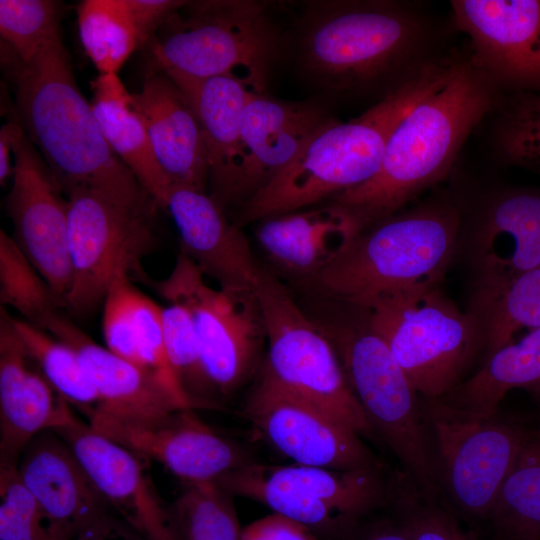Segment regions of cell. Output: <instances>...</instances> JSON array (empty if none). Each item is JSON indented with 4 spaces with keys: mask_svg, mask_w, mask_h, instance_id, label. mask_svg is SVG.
<instances>
[{
    "mask_svg": "<svg viewBox=\"0 0 540 540\" xmlns=\"http://www.w3.org/2000/svg\"><path fill=\"white\" fill-rule=\"evenodd\" d=\"M297 20L302 74L337 98L382 100L450 52H439V28L407 1H308Z\"/></svg>",
    "mask_w": 540,
    "mask_h": 540,
    "instance_id": "6da1fadb",
    "label": "cell"
},
{
    "mask_svg": "<svg viewBox=\"0 0 540 540\" xmlns=\"http://www.w3.org/2000/svg\"><path fill=\"white\" fill-rule=\"evenodd\" d=\"M500 92L470 53L454 52L444 80L390 135L376 174L329 202L345 208L362 232L400 212L448 176L468 136L493 112Z\"/></svg>",
    "mask_w": 540,
    "mask_h": 540,
    "instance_id": "7a4b0ae2",
    "label": "cell"
},
{
    "mask_svg": "<svg viewBox=\"0 0 540 540\" xmlns=\"http://www.w3.org/2000/svg\"><path fill=\"white\" fill-rule=\"evenodd\" d=\"M6 60L21 126L64 196L92 191L135 207L157 205L107 143L60 34L27 62L10 50Z\"/></svg>",
    "mask_w": 540,
    "mask_h": 540,
    "instance_id": "3957f363",
    "label": "cell"
},
{
    "mask_svg": "<svg viewBox=\"0 0 540 540\" xmlns=\"http://www.w3.org/2000/svg\"><path fill=\"white\" fill-rule=\"evenodd\" d=\"M462 222L455 197L431 196L364 230L304 281L323 297L363 309L439 287L457 255Z\"/></svg>",
    "mask_w": 540,
    "mask_h": 540,
    "instance_id": "277c9868",
    "label": "cell"
},
{
    "mask_svg": "<svg viewBox=\"0 0 540 540\" xmlns=\"http://www.w3.org/2000/svg\"><path fill=\"white\" fill-rule=\"evenodd\" d=\"M446 55L364 113L349 121L332 119L279 173L239 206L238 227L307 209L357 187L378 171L386 143L407 112L446 77Z\"/></svg>",
    "mask_w": 540,
    "mask_h": 540,
    "instance_id": "5b68a950",
    "label": "cell"
},
{
    "mask_svg": "<svg viewBox=\"0 0 540 540\" xmlns=\"http://www.w3.org/2000/svg\"><path fill=\"white\" fill-rule=\"evenodd\" d=\"M351 307L353 314L343 319L316 322L332 342L351 391L373 431L397 457L402 472L422 496L441 500L421 395L371 327L366 310Z\"/></svg>",
    "mask_w": 540,
    "mask_h": 540,
    "instance_id": "8992f818",
    "label": "cell"
},
{
    "mask_svg": "<svg viewBox=\"0 0 540 540\" xmlns=\"http://www.w3.org/2000/svg\"><path fill=\"white\" fill-rule=\"evenodd\" d=\"M151 50L155 70L196 79L229 76L266 92L281 34L267 6L252 0L188 2L162 25Z\"/></svg>",
    "mask_w": 540,
    "mask_h": 540,
    "instance_id": "52a82bcc",
    "label": "cell"
},
{
    "mask_svg": "<svg viewBox=\"0 0 540 540\" xmlns=\"http://www.w3.org/2000/svg\"><path fill=\"white\" fill-rule=\"evenodd\" d=\"M442 496L471 521H488L524 445L539 431L499 412L476 414L421 396Z\"/></svg>",
    "mask_w": 540,
    "mask_h": 540,
    "instance_id": "ba28073f",
    "label": "cell"
},
{
    "mask_svg": "<svg viewBox=\"0 0 540 540\" xmlns=\"http://www.w3.org/2000/svg\"><path fill=\"white\" fill-rule=\"evenodd\" d=\"M392 481L393 475L387 476L382 466L338 470L256 461L215 482L233 496L257 501L307 526L319 538L339 540L389 505Z\"/></svg>",
    "mask_w": 540,
    "mask_h": 540,
    "instance_id": "9c48e42d",
    "label": "cell"
},
{
    "mask_svg": "<svg viewBox=\"0 0 540 540\" xmlns=\"http://www.w3.org/2000/svg\"><path fill=\"white\" fill-rule=\"evenodd\" d=\"M418 393L441 398L485 350L481 325L435 287L377 302L365 309Z\"/></svg>",
    "mask_w": 540,
    "mask_h": 540,
    "instance_id": "30bf717a",
    "label": "cell"
},
{
    "mask_svg": "<svg viewBox=\"0 0 540 540\" xmlns=\"http://www.w3.org/2000/svg\"><path fill=\"white\" fill-rule=\"evenodd\" d=\"M256 291L268 348L260 370L359 435H372L374 431L351 391L338 354L320 325L263 267Z\"/></svg>",
    "mask_w": 540,
    "mask_h": 540,
    "instance_id": "8fae6325",
    "label": "cell"
},
{
    "mask_svg": "<svg viewBox=\"0 0 540 540\" xmlns=\"http://www.w3.org/2000/svg\"><path fill=\"white\" fill-rule=\"evenodd\" d=\"M204 276L180 252L168 277L150 284L169 303L180 304L189 312L216 404L260 370L266 328L256 288L215 289L206 284Z\"/></svg>",
    "mask_w": 540,
    "mask_h": 540,
    "instance_id": "7c38bea8",
    "label": "cell"
},
{
    "mask_svg": "<svg viewBox=\"0 0 540 540\" xmlns=\"http://www.w3.org/2000/svg\"><path fill=\"white\" fill-rule=\"evenodd\" d=\"M73 283L65 309L95 310L119 277L147 280L141 262L156 246L152 208L131 206L92 191L66 196Z\"/></svg>",
    "mask_w": 540,
    "mask_h": 540,
    "instance_id": "4fadbf2b",
    "label": "cell"
},
{
    "mask_svg": "<svg viewBox=\"0 0 540 540\" xmlns=\"http://www.w3.org/2000/svg\"><path fill=\"white\" fill-rule=\"evenodd\" d=\"M458 253L470 279L468 311L480 323L514 280L540 267V191L498 190L463 210Z\"/></svg>",
    "mask_w": 540,
    "mask_h": 540,
    "instance_id": "5bb4252c",
    "label": "cell"
},
{
    "mask_svg": "<svg viewBox=\"0 0 540 540\" xmlns=\"http://www.w3.org/2000/svg\"><path fill=\"white\" fill-rule=\"evenodd\" d=\"M260 371L245 418L296 464L338 470L382 466L357 432Z\"/></svg>",
    "mask_w": 540,
    "mask_h": 540,
    "instance_id": "9a60e30c",
    "label": "cell"
},
{
    "mask_svg": "<svg viewBox=\"0 0 540 540\" xmlns=\"http://www.w3.org/2000/svg\"><path fill=\"white\" fill-rule=\"evenodd\" d=\"M12 186L6 199L13 238L62 303L73 283L67 198L20 123L13 134Z\"/></svg>",
    "mask_w": 540,
    "mask_h": 540,
    "instance_id": "2e32d148",
    "label": "cell"
},
{
    "mask_svg": "<svg viewBox=\"0 0 540 540\" xmlns=\"http://www.w3.org/2000/svg\"><path fill=\"white\" fill-rule=\"evenodd\" d=\"M86 418L101 435L159 462L184 483L217 481L256 462L246 448L205 423L193 409H179L145 420L100 411H93Z\"/></svg>",
    "mask_w": 540,
    "mask_h": 540,
    "instance_id": "e0dca14e",
    "label": "cell"
},
{
    "mask_svg": "<svg viewBox=\"0 0 540 540\" xmlns=\"http://www.w3.org/2000/svg\"><path fill=\"white\" fill-rule=\"evenodd\" d=\"M453 21L501 91L540 87V0H455Z\"/></svg>",
    "mask_w": 540,
    "mask_h": 540,
    "instance_id": "ac0fdd59",
    "label": "cell"
},
{
    "mask_svg": "<svg viewBox=\"0 0 540 540\" xmlns=\"http://www.w3.org/2000/svg\"><path fill=\"white\" fill-rule=\"evenodd\" d=\"M54 431L70 446L115 514L146 540H181L172 504L160 496L139 455L79 418Z\"/></svg>",
    "mask_w": 540,
    "mask_h": 540,
    "instance_id": "d6986e66",
    "label": "cell"
},
{
    "mask_svg": "<svg viewBox=\"0 0 540 540\" xmlns=\"http://www.w3.org/2000/svg\"><path fill=\"white\" fill-rule=\"evenodd\" d=\"M70 404L32 361L13 317L0 309V465L17 467L39 433L74 424Z\"/></svg>",
    "mask_w": 540,
    "mask_h": 540,
    "instance_id": "ffe728a7",
    "label": "cell"
},
{
    "mask_svg": "<svg viewBox=\"0 0 540 540\" xmlns=\"http://www.w3.org/2000/svg\"><path fill=\"white\" fill-rule=\"evenodd\" d=\"M17 469L44 515L51 540L70 539L114 512L70 446L53 430L31 440Z\"/></svg>",
    "mask_w": 540,
    "mask_h": 540,
    "instance_id": "44dd1931",
    "label": "cell"
},
{
    "mask_svg": "<svg viewBox=\"0 0 540 540\" xmlns=\"http://www.w3.org/2000/svg\"><path fill=\"white\" fill-rule=\"evenodd\" d=\"M177 227L181 253L220 288H256L261 266L239 227L206 192L172 185L166 207Z\"/></svg>",
    "mask_w": 540,
    "mask_h": 540,
    "instance_id": "7402d4cb",
    "label": "cell"
},
{
    "mask_svg": "<svg viewBox=\"0 0 540 540\" xmlns=\"http://www.w3.org/2000/svg\"><path fill=\"white\" fill-rule=\"evenodd\" d=\"M166 74L183 92L199 121L208 163L209 195L224 209L228 205L240 206L246 168L241 114L252 91L229 76L196 79Z\"/></svg>",
    "mask_w": 540,
    "mask_h": 540,
    "instance_id": "603a6c76",
    "label": "cell"
},
{
    "mask_svg": "<svg viewBox=\"0 0 540 540\" xmlns=\"http://www.w3.org/2000/svg\"><path fill=\"white\" fill-rule=\"evenodd\" d=\"M332 119L317 103L281 101L266 92H251L241 114L246 154L241 204L285 168Z\"/></svg>",
    "mask_w": 540,
    "mask_h": 540,
    "instance_id": "cb8c5ba5",
    "label": "cell"
},
{
    "mask_svg": "<svg viewBox=\"0 0 540 540\" xmlns=\"http://www.w3.org/2000/svg\"><path fill=\"white\" fill-rule=\"evenodd\" d=\"M132 100L172 185L206 192L209 175L202 130L179 87L165 72L154 69Z\"/></svg>",
    "mask_w": 540,
    "mask_h": 540,
    "instance_id": "d4e9b609",
    "label": "cell"
},
{
    "mask_svg": "<svg viewBox=\"0 0 540 540\" xmlns=\"http://www.w3.org/2000/svg\"><path fill=\"white\" fill-rule=\"evenodd\" d=\"M106 348L154 380L181 409H194L170 365L164 342L162 307L126 276L109 288L103 302Z\"/></svg>",
    "mask_w": 540,
    "mask_h": 540,
    "instance_id": "484cf974",
    "label": "cell"
},
{
    "mask_svg": "<svg viewBox=\"0 0 540 540\" xmlns=\"http://www.w3.org/2000/svg\"><path fill=\"white\" fill-rule=\"evenodd\" d=\"M42 329L78 354L99 396V405L94 411L145 420L181 409L147 374L108 348L98 345L61 311L53 313Z\"/></svg>",
    "mask_w": 540,
    "mask_h": 540,
    "instance_id": "4316f807",
    "label": "cell"
},
{
    "mask_svg": "<svg viewBox=\"0 0 540 540\" xmlns=\"http://www.w3.org/2000/svg\"><path fill=\"white\" fill-rule=\"evenodd\" d=\"M361 232L345 208L329 202L260 221L256 239L276 266L306 280L335 261Z\"/></svg>",
    "mask_w": 540,
    "mask_h": 540,
    "instance_id": "83f0119b",
    "label": "cell"
},
{
    "mask_svg": "<svg viewBox=\"0 0 540 540\" xmlns=\"http://www.w3.org/2000/svg\"><path fill=\"white\" fill-rule=\"evenodd\" d=\"M91 106L117 157L157 205L166 207L172 183L160 167L142 118L117 74H99Z\"/></svg>",
    "mask_w": 540,
    "mask_h": 540,
    "instance_id": "f1b7e54d",
    "label": "cell"
},
{
    "mask_svg": "<svg viewBox=\"0 0 540 540\" xmlns=\"http://www.w3.org/2000/svg\"><path fill=\"white\" fill-rule=\"evenodd\" d=\"M539 382L540 327H537L519 341H512L488 355L473 376L440 399L472 413L491 414L498 410L510 390L529 389Z\"/></svg>",
    "mask_w": 540,
    "mask_h": 540,
    "instance_id": "f546056e",
    "label": "cell"
},
{
    "mask_svg": "<svg viewBox=\"0 0 540 540\" xmlns=\"http://www.w3.org/2000/svg\"><path fill=\"white\" fill-rule=\"evenodd\" d=\"M488 522L496 540H540V429L519 453Z\"/></svg>",
    "mask_w": 540,
    "mask_h": 540,
    "instance_id": "4dcf8cb0",
    "label": "cell"
},
{
    "mask_svg": "<svg viewBox=\"0 0 540 540\" xmlns=\"http://www.w3.org/2000/svg\"><path fill=\"white\" fill-rule=\"evenodd\" d=\"M79 34L100 74H117L141 44L125 0H85L77 8Z\"/></svg>",
    "mask_w": 540,
    "mask_h": 540,
    "instance_id": "1f68e13d",
    "label": "cell"
},
{
    "mask_svg": "<svg viewBox=\"0 0 540 540\" xmlns=\"http://www.w3.org/2000/svg\"><path fill=\"white\" fill-rule=\"evenodd\" d=\"M28 355L51 386L85 416L97 409L99 396L73 348L23 319L13 318Z\"/></svg>",
    "mask_w": 540,
    "mask_h": 540,
    "instance_id": "d6a6232c",
    "label": "cell"
},
{
    "mask_svg": "<svg viewBox=\"0 0 540 540\" xmlns=\"http://www.w3.org/2000/svg\"><path fill=\"white\" fill-rule=\"evenodd\" d=\"M493 141L507 164L540 173V87L501 91Z\"/></svg>",
    "mask_w": 540,
    "mask_h": 540,
    "instance_id": "836d02e7",
    "label": "cell"
},
{
    "mask_svg": "<svg viewBox=\"0 0 540 540\" xmlns=\"http://www.w3.org/2000/svg\"><path fill=\"white\" fill-rule=\"evenodd\" d=\"M0 303L12 307L24 320L42 328L55 312L64 309L49 284L14 238L0 230Z\"/></svg>",
    "mask_w": 540,
    "mask_h": 540,
    "instance_id": "e575fe53",
    "label": "cell"
},
{
    "mask_svg": "<svg viewBox=\"0 0 540 540\" xmlns=\"http://www.w3.org/2000/svg\"><path fill=\"white\" fill-rule=\"evenodd\" d=\"M181 540H240L233 495L215 481L185 483L172 503Z\"/></svg>",
    "mask_w": 540,
    "mask_h": 540,
    "instance_id": "d590c367",
    "label": "cell"
},
{
    "mask_svg": "<svg viewBox=\"0 0 540 540\" xmlns=\"http://www.w3.org/2000/svg\"><path fill=\"white\" fill-rule=\"evenodd\" d=\"M405 528L410 540H479L464 530L455 513L442 500H428L401 471L393 475L387 506Z\"/></svg>",
    "mask_w": 540,
    "mask_h": 540,
    "instance_id": "8d00e7d4",
    "label": "cell"
},
{
    "mask_svg": "<svg viewBox=\"0 0 540 540\" xmlns=\"http://www.w3.org/2000/svg\"><path fill=\"white\" fill-rule=\"evenodd\" d=\"M162 325L166 353L181 388L195 408L215 407L189 312L180 304L169 303L162 307Z\"/></svg>",
    "mask_w": 540,
    "mask_h": 540,
    "instance_id": "74e56055",
    "label": "cell"
},
{
    "mask_svg": "<svg viewBox=\"0 0 540 540\" xmlns=\"http://www.w3.org/2000/svg\"><path fill=\"white\" fill-rule=\"evenodd\" d=\"M486 355L513 341L522 329L540 327V267L514 280L480 321Z\"/></svg>",
    "mask_w": 540,
    "mask_h": 540,
    "instance_id": "f35d334b",
    "label": "cell"
},
{
    "mask_svg": "<svg viewBox=\"0 0 540 540\" xmlns=\"http://www.w3.org/2000/svg\"><path fill=\"white\" fill-rule=\"evenodd\" d=\"M59 13L56 1L1 0V38L19 60L27 62L59 34Z\"/></svg>",
    "mask_w": 540,
    "mask_h": 540,
    "instance_id": "ab89813d",
    "label": "cell"
},
{
    "mask_svg": "<svg viewBox=\"0 0 540 540\" xmlns=\"http://www.w3.org/2000/svg\"><path fill=\"white\" fill-rule=\"evenodd\" d=\"M0 540H51L44 515L14 466L0 465Z\"/></svg>",
    "mask_w": 540,
    "mask_h": 540,
    "instance_id": "60d3db41",
    "label": "cell"
},
{
    "mask_svg": "<svg viewBox=\"0 0 540 540\" xmlns=\"http://www.w3.org/2000/svg\"><path fill=\"white\" fill-rule=\"evenodd\" d=\"M307 526L277 513L259 518L242 528L240 540H319Z\"/></svg>",
    "mask_w": 540,
    "mask_h": 540,
    "instance_id": "b9f144b4",
    "label": "cell"
},
{
    "mask_svg": "<svg viewBox=\"0 0 540 540\" xmlns=\"http://www.w3.org/2000/svg\"><path fill=\"white\" fill-rule=\"evenodd\" d=\"M186 1L125 0L126 7L138 32L141 44L146 42L165 21Z\"/></svg>",
    "mask_w": 540,
    "mask_h": 540,
    "instance_id": "7bdbcfd3",
    "label": "cell"
},
{
    "mask_svg": "<svg viewBox=\"0 0 540 540\" xmlns=\"http://www.w3.org/2000/svg\"><path fill=\"white\" fill-rule=\"evenodd\" d=\"M67 540H146L114 512L108 513L82 528Z\"/></svg>",
    "mask_w": 540,
    "mask_h": 540,
    "instance_id": "ee69618b",
    "label": "cell"
},
{
    "mask_svg": "<svg viewBox=\"0 0 540 540\" xmlns=\"http://www.w3.org/2000/svg\"><path fill=\"white\" fill-rule=\"evenodd\" d=\"M339 540H410L405 528L392 514L391 517H367L356 524Z\"/></svg>",
    "mask_w": 540,
    "mask_h": 540,
    "instance_id": "f6af8a7d",
    "label": "cell"
},
{
    "mask_svg": "<svg viewBox=\"0 0 540 540\" xmlns=\"http://www.w3.org/2000/svg\"><path fill=\"white\" fill-rule=\"evenodd\" d=\"M14 121L4 124L0 130V182L3 185L13 174L11 155L13 154Z\"/></svg>",
    "mask_w": 540,
    "mask_h": 540,
    "instance_id": "bcb514c9",
    "label": "cell"
},
{
    "mask_svg": "<svg viewBox=\"0 0 540 540\" xmlns=\"http://www.w3.org/2000/svg\"><path fill=\"white\" fill-rule=\"evenodd\" d=\"M528 390H530L540 401V382L530 387Z\"/></svg>",
    "mask_w": 540,
    "mask_h": 540,
    "instance_id": "7dc6e473",
    "label": "cell"
}]
</instances>
